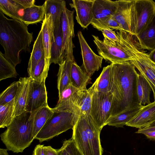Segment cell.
Here are the masks:
<instances>
[{"label": "cell", "mask_w": 155, "mask_h": 155, "mask_svg": "<svg viewBox=\"0 0 155 155\" xmlns=\"http://www.w3.org/2000/svg\"><path fill=\"white\" fill-rule=\"evenodd\" d=\"M111 64L113 116L140 104L137 92L139 73L134 65L130 61Z\"/></svg>", "instance_id": "cell-1"}, {"label": "cell", "mask_w": 155, "mask_h": 155, "mask_svg": "<svg viewBox=\"0 0 155 155\" xmlns=\"http://www.w3.org/2000/svg\"><path fill=\"white\" fill-rule=\"evenodd\" d=\"M28 26L8 18L0 12V44L4 49V56L15 67L21 63L20 53L30 51L33 33L29 32Z\"/></svg>", "instance_id": "cell-2"}, {"label": "cell", "mask_w": 155, "mask_h": 155, "mask_svg": "<svg viewBox=\"0 0 155 155\" xmlns=\"http://www.w3.org/2000/svg\"><path fill=\"white\" fill-rule=\"evenodd\" d=\"M119 41L114 42L104 37L103 40L92 35L97 52L104 60L111 63L130 61L134 59L143 50L137 36L123 30L116 31Z\"/></svg>", "instance_id": "cell-3"}, {"label": "cell", "mask_w": 155, "mask_h": 155, "mask_svg": "<svg viewBox=\"0 0 155 155\" xmlns=\"http://www.w3.org/2000/svg\"><path fill=\"white\" fill-rule=\"evenodd\" d=\"M37 110L32 112L25 111L15 116L7 129L1 134V140L8 150L22 153L31 145L35 139L33 122Z\"/></svg>", "instance_id": "cell-4"}, {"label": "cell", "mask_w": 155, "mask_h": 155, "mask_svg": "<svg viewBox=\"0 0 155 155\" xmlns=\"http://www.w3.org/2000/svg\"><path fill=\"white\" fill-rule=\"evenodd\" d=\"M78 118L73 114L65 112H54L35 136L40 143L72 129Z\"/></svg>", "instance_id": "cell-5"}, {"label": "cell", "mask_w": 155, "mask_h": 155, "mask_svg": "<svg viewBox=\"0 0 155 155\" xmlns=\"http://www.w3.org/2000/svg\"><path fill=\"white\" fill-rule=\"evenodd\" d=\"M93 86L92 95L90 115L101 129L106 125L111 117L113 103L114 95L111 92L105 93L95 90Z\"/></svg>", "instance_id": "cell-6"}, {"label": "cell", "mask_w": 155, "mask_h": 155, "mask_svg": "<svg viewBox=\"0 0 155 155\" xmlns=\"http://www.w3.org/2000/svg\"><path fill=\"white\" fill-rule=\"evenodd\" d=\"M85 90L78 89L70 84L59 95L58 101L55 107L52 108V111L54 112L70 113L78 118L79 105Z\"/></svg>", "instance_id": "cell-7"}, {"label": "cell", "mask_w": 155, "mask_h": 155, "mask_svg": "<svg viewBox=\"0 0 155 155\" xmlns=\"http://www.w3.org/2000/svg\"><path fill=\"white\" fill-rule=\"evenodd\" d=\"M135 35H138L155 15V2L152 0H134Z\"/></svg>", "instance_id": "cell-8"}, {"label": "cell", "mask_w": 155, "mask_h": 155, "mask_svg": "<svg viewBox=\"0 0 155 155\" xmlns=\"http://www.w3.org/2000/svg\"><path fill=\"white\" fill-rule=\"evenodd\" d=\"M74 11L70 10L67 7L62 15V27L63 33V48L65 59L75 61L73 54L74 47L73 38L74 37Z\"/></svg>", "instance_id": "cell-9"}, {"label": "cell", "mask_w": 155, "mask_h": 155, "mask_svg": "<svg viewBox=\"0 0 155 155\" xmlns=\"http://www.w3.org/2000/svg\"><path fill=\"white\" fill-rule=\"evenodd\" d=\"M118 2L117 8L113 17L122 30L135 35L134 0H119Z\"/></svg>", "instance_id": "cell-10"}, {"label": "cell", "mask_w": 155, "mask_h": 155, "mask_svg": "<svg viewBox=\"0 0 155 155\" xmlns=\"http://www.w3.org/2000/svg\"><path fill=\"white\" fill-rule=\"evenodd\" d=\"M78 36L83 59L82 69L91 77L95 71H98L101 67L103 58L92 51L81 31H78Z\"/></svg>", "instance_id": "cell-11"}, {"label": "cell", "mask_w": 155, "mask_h": 155, "mask_svg": "<svg viewBox=\"0 0 155 155\" xmlns=\"http://www.w3.org/2000/svg\"><path fill=\"white\" fill-rule=\"evenodd\" d=\"M30 78L26 111L32 112L48 105L45 81L39 82Z\"/></svg>", "instance_id": "cell-12"}, {"label": "cell", "mask_w": 155, "mask_h": 155, "mask_svg": "<svg viewBox=\"0 0 155 155\" xmlns=\"http://www.w3.org/2000/svg\"><path fill=\"white\" fill-rule=\"evenodd\" d=\"M146 51L139 53L130 61L146 80L153 92L155 99V63L149 58Z\"/></svg>", "instance_id": "cell-13"}, {"label": "cell", "mask_w": 155, "mask_h": 155, "mask_svg": "<svg viewBox=\"0 0 155 155\" xmlns=\"http://www.w3.org/2000/svg\"><path fill=\"white\" fill-rule=\"evenodd\" d=\"M72 139L82 155H91L86 128L85 115L79 116L74 126Z\"/></svg>", "instance_id": "cell-14"}, {"label": "cell", "mask_w": 155, "mask_h": 155, "mask_svg": "<svg viewBox=\"0 0 155 155\" xmlns=\"http://www.w3.org/2000/svg\"><path fill=\"white\" fill-rule=\"evenodd\" d=\"M94 0H72L69 4L76 12L77 22L84 29L87 28L93 19V5Z\"/></svg>", "instance_id": "cell-15"}, {"label": "cell", "mask_w": 155, "mask_h": 155, "mask_svg": "<svg viewBox=\"0 0 155 155\" xmlns=\"http://www.w3.org/2000/svg\"><path fill=\"white\" fill-rule=\"evenodd\" d=\"M155 121V99L153 102L143 106L126 126L141 129L148 127Z\"/></svg>", "instance_id": "cell-16"}, {"label": "cell", "mask_w": 155, "mask_h": 155, "mask_svg": "<svg viewBox=\"0 0 155 155\" xmlns=\"http://www.w3.org/2000/svg\"><path fill=\"white\" fill-rule=\"evenodd\" d=\"M86 128L91 155H102L100 134L101 130L90 115H85Z\"/></svg>", "instance_id": "cell-17"}, {"label": "cell", "mask_w": 155, "mask_h": 155, "mask_svg": "<svg viewBox=\"0 0 155 155\" xmlns=\"http://www.w3.org/2000/svg\"><path fill=\"white\" fill-rule=\"evenodd\" d=\"M41 30L42 32L45 63L50 65L51 46L54 40V23L51 15H45Z\"/></svg>", "instance_id": "cell-18"}, {"label": "cell", "mask_w": 155, "mask_h": 155, "mask_svg": "<svg viewBox=\"0 0 155 155\" xmlns=\"http://www.w3.org/2000/svg\"><path fill=\"white\" fill-rule=\"evenodd\" d=\"M18 82V89L15 98V117L26 111L30 85V78H21Z\"/></svg>", "instance_id": "cell-19"}, {"label": "cell", "mask_w": 155, "mask_h": 155, "mask_svg": "<svg viewBox=\"0 0 155 155\" xmlns=\"http://www.w3.org/2000/svg\"><path fill=\"white\" fill-rule=\"evenodd\" d=\"M54 40L52 42L51 50L50 64H62L65 60L63 48L62 23L54 30Z\"/></svg>", "instance_id": "cell-20"}, {"label": "cell", "mask_w": 155, "mask_h": 155, "mask_svg": "<svg viewBox=\"0 0 155 155\" xmlns=\"http://www.w3.org/2000/svg\"><path fill=\"white\" fill-rule=\"evenodd\" d=\"M118 6V0H94L93 20L113 16L116 12Z\"/></svg>", "instance_id": "cell-21"}, {"label": "cell", "mask_w": 155, "mask_h": 155, "mask_svg": "<svg viewBox=\"0 0 155 155\" xmlns=\"http://www.w3.org/2000/svg\"><path fill=\"white\" fill-rule=\"evenodd\" d=\"M44 4L45 15H51L54 23V30L62 23L63 11L66 7V2L63 0H46Z\"/></svg>", "instance_id": "cell-22"}, {"label": "cell", "mask_w": 155, "mask_h": 155, "mask_svg": "<svg viewBox=\"0 0 155 155\" xmlns=\"http://www.w3.org/2000/svg\"><path fill=\"white\" fill-rule=\"evenodd\" d=\"M136 36L143 50L151 51L155 48V15L148 25Z\"/></svg>", "instance_id": "cell-23"}, {"label": "cell", "mask_w": 155, "mask_h": 155, "mask_svg": "<svg viewBox=\"0 0 155 155\" xmlns=\"http://www.w3.org/2000/svg\"><path fill=\"white\" fill-rule=\"evenodd\" d=\"M44 55L42 32L41 29L33 44L29 59L27 69L28 77L31 76L36 66Z\"/></svg>", "instance_id": "cell-24"}, {"label": "cell", "mask_w": 155, "mask_h": 155, "mask_svg": "<svg viewBox=\"0 0 155 155\" xmlns=\"http://www.w3.org/2000/svg\"><path fill=\"white\" fill-rule=\"evenodd\" d=\"M91 77L86 73L75 61L72 64L71 80L72 84L83 90L87 89V86L91 83Z\"/></svg>", "instance_id": "cell-25"}, {"label": "cell", "mask_w": 155, "mask_h": 155, "mask_svg": "<svg viewBox=\"0 0 155 155\" xmlns=\"http://www.w3.org/2000/svg\"><path fill=\"white\" fill-rule=\"evenodd\" d=\"M112 82V64L103 68L99 77L93 84L96 91L105 93H111Z\"/></svg>", "instance_id": "cell-26"}, {"label": "cell", "mask_w": 155, "mask_h": 155, "mask_svg": "<svg viewBox=\"0 0 155 155\" xmlns=\"http://www.w3.org/2000/svg\"><path fill=\"white\" fill-rule=\"evenodd\" d=\"M45 16L44 4L42 5H35L23 10V13L21 15L22 22L27 25L36 24L43 21Z\"/></svg>", "instance_id": "cell-27"}, {"label": "cell", "mask_w": 155, "mask_h": 155, "mask_svg": "<svg viewBox=\"0 0 155 155\" xmlns=\"http://www.w3.org/2000/svg\"><path fill=\"white\" fill-rule=\"evenodd\" d=\"M143 105L139 104L118 114L110 117L106 125L117 127H122L140 110Z\"/></svg>", "instance_id": "cell-28"}, {"label": "cell", "mask_w": 155, "mask_h": 155, "mask_svg": "<svg viewBox=\"0 0 155 155\" xmlns=\"http://www.w3.org/2000/svg\"><path fill=\"white\" fill-rule=\"evenodd\" d=\"M73 61L71 60L66 59L63 63L59 65L57 74V87L59 95L71 84V70L72 64Z\"/></svg>", "instance_id": "cell-29"}, {"label": "cell", "mask_w": 155, "mask_h": 155, "mask_svg": "<svg viewBox=\"0 0 155 155\" xmlns=\"http://www.w3.org/2000/svg\"><path fill=\"white\" fill-rule=\"evenodd\" d=\"M54 112L48 106L37 110L33 122V136L35 137L46 122L51 117Z\"/></svg>", "instance_id": "cell-30"}, {"label": "cell", "mask_w": 155, "mask_h": 155, "mask_svg": "<svg viewBox=\"0 0 155 155\" xmlns=\"http://www.w3.org/2000/svg\"><path fill=\"white\" fill-rule=\"evenodd\" d=\"M23 9L15 0H0V12L14 19L22 22L19 11Z\"/></svg>", "instance_id": "cell-31"}, {"label": "cell", "mask_w": 155, "mask_h": 155, "mask_svg": "<svg viewBox=\"0 0 155 155\" xmlns=\"http://www.w3.org/2000/svg\"><path fill=\"white\" fill-rule=\"evenodd\" d=\"M151 90L148 82L139 73L137 80V92L140 104L145 106L151 103L150 96Z\"/></svg>", "instance_id": "cell-32"}, {"label": "cell", "mask_w": 155, "mask_h": 155, "mask_svg": "<svg viewBox=\"0 0 155 155\" xmlns=\"http://www.w3.org/2000/svg\"><path fill=\"white\" fill-rule=\"evenodd\" d=\"M15 100L4 105H0V128L7 127L15 117Z\"/></svg>", "instance_id": "cell-33"}, {"label": "cell", "mask_w": 155, "mask_h": 155, "mask_svg": "<svg viewBox=\"0 0 155 155\" xmlns=\"http://www.w3.org/2000/svg\"><path fill=\"white\" fill-rule=\"evenodd\" d=\"M18 74L15 67L0 52V81L8 78H16Z\"/></svg>", "instance_id": "cell-34"}, {"label": "cell", "mask_w": 155, "mask_h": 155, "mask_svg": "<svg viewBox=\"0 0 155 155\" xmlns=\"http://www.w3.org/2000/svg\"><path fill=\"white\" fill-rule=\"evenodd\" d=\"M93 90V85L84 91L79 105L78 117L90 115L92 101V95Z\"/></svg>", "instance_id": "cell-35"}, {"label": "cell", "mask_w": 155, "mask_h": 155, "mask_svg": "<svg viewBox=\"0 0 155 155\" xmlns=\"http://www.w3.org/2000/svg\"><path fill=\"white\" fill-rule=\"evenodd\" d=\"M50 65L45 63L44 55L36 66L32 75L29 77L39 82L45 81L48 76Z\"/></svg>", "instance_id": "cell-36"}, {"label": "cell", "mask_w": 155, "mask_h": 155, "mask_svg": "<svg viewBox=\"0 0 155 155\" xmlns=\"http://www.w3.org/2000/svg\"><path fill=\"white\" fill-rule=\"evenodd\" d=\"M18 87V81L12 83L0 95V105H4L15 98Z\"/></svg>", "instance_id": "cell-37"}, {"label": "cell", "mask_w": 155, "mask_h": 155, "mask_svg": "<svg viewBox=\"0 0 155 155\" xmlns=\"http://www.w3.org/2000/svg\"><path fill=\"white\" fill-rule=\"evenodd\" d=\"M57 150L58 155H82L76 147L72 138L65 140L61 148Z\"/></svg>", "instance_id": "cell-38"}, {"label": "cell", "mask_w": 155, "mask_h": 155, "mask_svg": "<svg viewBox=\"0 0 155 155\" xmlns=\"http://www.w3.org/2000/svg\"><path fill=\"white\" fill-rule=\"evenodd\" d=\"M91 24L94 28L101 31L104 37L114 42L119 41L118 35L115 31H113L111 29L104 27L94 21H92Z\"/></svg>", "instance_id": "cell-39"}, {"label": "cell", "mask_w": 155, "mask_h": 155, "mask_svg": "<svg viewBox=\"0 0 155 155\" xmlns=\"http://www.w3.org/2000/svg\"><path fill=\"white\" fill-rule=\"evenodd\" d=\"M101 25L111 29L117 30H122L119 23L115 19L113 16H109L97 20H94Z\"/></svg>", "instance_id": "cell-40"}, {"label": "cell", "mask_w": 155, "mask_h": 155, "mask_svg": "<svg viewBox=\"0 0 155 155\" xmlns=\"http://www.w3.org/2000/svg\"><path fill=\"white\" fill-rule=\"evenodd\" d=\"M19 4L24 10L35 5V0H15Z\"/></svg>", "instance_id": "cell-41"}, {"label": "cell", "mask_w": 155, "mask_h": 155, "mask_svg": "<svg viewBox=\"0 0 155 155\" xmlns=\"http://www.w3.org/2000/svg\"><path fill=\"white\" fill-rule=\"evenodd\" d=\"M32 155H45L44 145H37L33 151Z\"/></svg>", "instance_id": "cell-42"}, {"label": "cell", "mask_w": 155, "mask_h": 155, "mask_svg": "<svg viewBox=\"0 0 155 155\" xmlns=\"http://www.w3.org/2000/svg\"><path fill=\"white\" fill-rule=\"evenodd\" d=\"M45 155H58L57 150L51 146H44Z\"/></svg>", "instance_id": "cell-43"}, {"label": "cell", "mask_w": 155, "mask_h": 155, "mask_svg": "<svg viewBox=\"0 0 155 155\" xmlns=\"http://www.w3.org/2000/svg\"><path fill=\"white\" fill-rule=\"evenodd\" d=\"M155 131V126H149L141 129H139L135 133L137 134H144L145 133Z\"/></svg>", "instance_id": "cell-44"}, {"label": "cell", "mask_w": 155, "mask_h": 155, "mask_svg": "<svg viewBox=\"0 0 155 155\" xmlns=\"http://www.w3.org/2000/svg\"><path fill=\"white\" fill-rule=\"evenodd\" d=\"M143 134L149 140H155V131L146 133Z\"/></svg>", "instance_id": "cell-45"}, {"label": "cell", "mask_w": 155, "mask_h": 155, "mask_svg": "<svg viewBox=\"0 0 155 155\" xmlns=\"http://www.w3.org/2000/svg\"><path fill=\"white\" fill-rule=\"evenodd\" d=\"M149 58L155 63V48L151 51L148 54Z\"/></svg>", "instance_id": "cell-46"}, {"label": "cell", "mask_w": 155, "mask_h": 155, "mask_svg": "<svg viewBox=\"0 0 155 155\" xmlns=\"http://www.w3.org/2000/svg\"><path fill=\"white\" fill-rule=\"evenodd\" d=\"M7 150L6 149L0 148V155H9L8 153Z\"/></svg>", "instance_id": "cell-47"}, {"label": "cell", "mask_w": 155, "mask_h": 155, "mask_svg": "<svg viewBox=\"0 0 155 155\" xmlns=\"http://www.w3.org/2000/svg\"><path fill=\"white\" fill-rule=\"evenodd\" d=\"M155 126V121L152 124L150 125L149 126ZM148 126V127H149Z\"/></svg>", "instance_id": "cell-48"}]
</instances>
